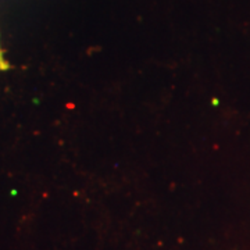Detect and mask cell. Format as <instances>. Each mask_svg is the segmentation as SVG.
Wrapping results in <instances>:
<instances>
[{
    "label": "cell",
    "instance_id": "cell-1",
    "mask_svg": "<svg viewBox=\"0 0 250 250\" xmlns=\"http://www.w3.org/2000/svg\"><path fill=\"white\" fill-rule=\"evenodd\" d=\"M9 68V62L4 60L3 56H0V70H7Z\"/></svg>",
    "mask_w": 250,
    "mask_h": 250
},
{
    "label": "cell",
    "instance_id": "cell-2",
    "mask_svg": "<svg viewBox=\"0 0 250 250\" xmlns=\"http://www.w3.org/2000/svg\"><path fill=\"white\" fill-rule=\"evenodd\" d=\"M0 56H3V53H1V49H0Z\"/></svg>",
    "mask_w": 250,
    "mask_h": 250
}]
</instances>
